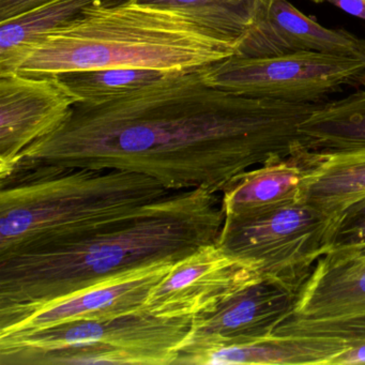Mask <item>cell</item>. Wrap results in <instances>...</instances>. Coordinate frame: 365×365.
Here are the masks:
<instances>
[{
  "label": "cell",
  "instance_id": "9",
  "mask_svg": "<svg viewBox=\"0 0 365 365\" xmlns=\"http://www.w3.org/2000/svg\"><path fill=\"white\" fill-rule=\"evenodd\" d=\"M76 103L58 76L0 74V178L25 149L58 129Z\"/></svg>",
  "mask_w": 365,
  "mask_h": 365
},
{
  "label": "cell",
  "instance_id": "10",
  "mask_svg": "<svg viewBox=\"0 0 365 365\" xmlns=\"http://www.w3.org/2000/svg\"><path fill=\"white\" fill-rule=\"evenodd\" d=\"M297 294L281 283L262 277L222 303L215 311L193 317L178 356L253 343L271 336L292 315Z\"/></svg>",
  "mask_w": 365,
  "mask_h": 365
},
{
  "label": "cell",
  "instance_id": "3",
  "mask_svg": "<svg viewBox=\"0 0 365 365\" xmlns=\"http://www.w3.org/2000/svg\"><path fill=\"white\" fill-rule=\"evenodd\" d=\"M239 43L172 10L135 0L102 1L36 40L11 72L58 76L108 68L191 71L234 56Z\"/></svg>",
  "mask_w": 365,
  "mask_h": 365
},
{
  "label": "cell",
  "instance_id": "20",
  "mask_svg": "<svg viewBox=\"0 0 365 365\" xmlns=\"http://www.w3.org/2000/svg\"><path fill=\"white\" fill-rule=\"evenodd\" d=\"M175 73L144 68H108L67 72L58 74V78L78 103L102 104L123 99Z\"/></svg>",
  "mask_w": 365,
  "mask_h": 365
},
{
  "label": "cell",
  "instance_id": "26",
  "mask_svg": "<svg viewBox=\"0 0 365 365\" xmlns=\"http://www.w3.org/2000/svg\"><path fill=\"white\" fill-rule=\"evenodd\" d=\"M348 249L354 250V251L358 252L359 254H362V255H365V245H362V247H348Z\"/></svg>",
  "mask_w": 365,
  "mask_h": 365
},
{
  "label": "cell",
  "instance_id": "24",
  "mask_svg": "<svg viewBox=\"0 0 365 365\" xmlns=\"http://www.w3.org/2000/svg\"><path fill=\"white\" fill-rule=\"evenodd\" d=\"M365 363V345L349 348L331 360L330 365L363 364Z\"/></svg>",
  "mask_w": 365,
  "mask_h": 365
},
{
  "label": "cell",
  "instance_id": "7",
  "mask_svg": "<svg viewBox=\"0 0 365 365\" xmlns=\"http://www.w3.org/2000/svg\"><path fill=\"white\" fill-rule=\"evenodd\" d=\"M364 63L352 55L304 52L270 57L237 55L202 68L205 82L221 91L292 103H319L354 82Z\"/></svg>",
  "mask_w": 365,
  "mask_h": 365
},
{
  "label": "cell",
  "instance_id": "15",
  "mask_svg": "<svg viewBox=\"0 0 365 365\" xmlns=\"http://www.w3.org/2000/svg\"><path fill=\"white\" fill-rule=\"evenodd\" d=\"M303 198L315 208L336 217L365 196V149L334 153L305 151Z\"/></svg>",
  "mask_w": 365,
  "mask_h": 365
},
{
  "label": "cell",
  "instance_id": "5",
  "mask_svg": "<svg viewBox=\"0 0 365 365\" xmlns=\"http://www.w3.org/2000/svg\"><path fill=\"white\" fill-rule=\"evenodd\" d=\"M192 319L158 317L140 311L0 337V364L172 365Z\"/></svg>",
  "mask_w": 365,
  "mask_h": 365
},
{
  "label": "cell",
  "instance_id": "14",
  "mask_svg": "<svg viewBox=\"0 0 365 365\" xmlns=\"http://www.w3.org/2000/svg\"><path fill=\"white\" fill-rule=\"evenodd\" d=\"M247 170L221 194L224 217L245 215L302 200L305 153Z\"/></svg>",
  "mask_w": 365,
  "mask_h": 365
},
{
  "label": "cell",
  "instance_id": "4",
  "mask_svg": "<svg viewBox=\"0 0 365 365\" xmlns=\"http://www.w3.org/2000/svg\"><path fill=\"white\" fill-rule=\"evenodd\" d=\"M170 193L125 170L19 164L0 178V257L84 234Z\"/></svg>",
  "mask_w": 365,
  "mask_h": 365
},
{
  "label": "cell",
  "instance_id": "23",
  "mask_svg": "<svg viewBox=\"0 0 365 365\" xmlns=\"http://www.w3.org/2000/svg\"><path fill=\"white\" fill-rule=\"evenodd\" d=\"M316 4L328 3L350 16L365 21V0H312Z\"/></svg>",
  "mask_w": 365,
  "mask_h": 365
},
{
  "label": "cell",
  "instance_id": "21",
  "mask_svg": "<svg viewBox=\"0 0 365 365\" xmlns=\"http://www.w3.org/2000/svg\"><path fill=\"white\" fill-rule=\"evenodd\" d=\"M362 245H365V196L337 215L331 250Z\"/></svg>",
  "mask_w": 365,
  "mask_h": 365
},
{
  "label": "cell",
  "instance_id": "12",
  "mask_svg": "<svg viewBox=\"0 0 365 365\" xmlns=\"http://www.w3.org/2000/svg\"><path fill=\"white\" fill-rule=\"evenodd\" d=\"M365 317V255L331 250L316 262L285 320Z\"/></svg>",
  "mask_w": 365,
  "mask_h": 365
},
{
  "label": "cell",
  "instance_id": "19",
  "mask_svg": "<svg viewBox=\"0 0 365 365\" xmlns=\"http://www.w3.org/2000/svg\"><path fill=\"white\" fill-rule=\"evenodd\" d=\"M125 0H48L0 22V74L10 73L21 54L36 40L78 18L93 4Z\"/></svg>",
  "mask_w": 365,
  "mask_h": 365
},
{
  "label": "cell",
  "instance_id": "22",
  "mask_svg": "<svg viewBox=\"0 0 365 365\" xmlns=\"http://www.w3.org/2000/svg\"><path fill=\"white\" fill-rule=\"evenodd\" d=\"M48 0H0V22L29 11Z\"/></svg>",
  "mask_w": 365,
  "mask_h": 365
},
{
  "label": "cell",
  "instance_id": "1",
  "mask_svg": "<svg viewBox=\"0 0 365 365\" xmlns=\"http://www.w3.org/2000/svg\"><path fill=\"white\" fill-rule=\"evenodd\" d=\"M319 106L221 91L202 69L177 72L116 101L76 103L16 165L125 170L172 192L222 194L243 173L304 151L299 128Z\"/></svg>",
  "mask_w": 365,
  "mask_h": 365
},
{
  "label": "cell",
  "instance_id": "8",
  "mask_svg": "<svg viewBox=\"0 0 365 365\" xmlns=\"http://www.w3.org/2000/svg\"><path fill=\"white\" fill-rule=\"evenodd\" d=\"M262 277L255 267L210 243L177 262L153 286L143 311L166 318L205 315Z\"/></svg>",
  "mask_w": 365,
  "mask_h": 365
},
{
  "label": "cell",
  "instance_id": "17",
  "mask_svg": "<svg viewBox=\"0 0 365 365\" xmlns=\"http://www.w3.org/2000/svg\"><path fill=\"white\" fill-rule=\"evenodd\" d=\"M305 150L334 153L365 149V89L312 113L299 128Z\"/></svg>",
  "mask_w": 365,
  "mask_h": 365
},
{
  "label": "cell",
  "instance_id": "16",
  "mask_svg": "<svg viewBox=\"0 0 365 365\" xmlns=\"http://www.w3.org/2000/svg\"><path fill=\"white\" fill-rule=\"evenodd\" d=\"M344 349L311 337L271 336L253 343L179 354L175 365L330 364Z\"/></svg>",
  "mask_w": 365,
  "mask_h": 365
},
{
  "label": "cell",
  "instance_id": "11",
  "mask_svg": "<svg viewBox=\"0 0 365 365\" xmlns=\"http://www.w3.org/2000/svg\"><path fill=\"white\" fill-rule=\"evenodd\" d=\"M176 262L130 271L48 303L0 326V337L29 334L69 322L106 320L143 311L145 301Z\"/></svg>",
  "mask_w": 365,
  "mask_h": 365
},
{
  "label": "cell",
  "instance_id": "25",
  "mask_svg": "<svg viewBox=\"0 0 365 365\" xmlns=\"http://www.w3.org/2000/svg\"><path fill=\"white\" fill-rule=\"evenodd\" d=\"M354 56L360 58L361 61H362V63H364V70H363L362 73L356 78V82H358L359 84L365 87V40H358V43H356V52H354Z\"/></svg>",
  "mask_w": 365,
  "mask_h": 365
},
{
  "label": "cell",
  "instance_id": "13",
  "mask_svg": "<svg viewBox=\"0 0 365 365\" xmlns=\"http://www.w3.org/2000/svg\"><path fill=\"white\" fill-rule=\"evenodd\" d=\"M358 40L344 29L322 26L288 0H275L264 20L240 40L236 55L270 57L316 52L354 56Z\"/></svg>",
  "mask_w": 365,
  "mask_h": 365
},
{
  "label": "cell",
  "instance_id": "2",
  "mask_svg": "<svg viewBox=\"0 0 365 365\" xmlns=\"http://www.w3.org/2000/svg\"><path fill=\"white\" fill-rule=\"evenodd\" d=\"M221 194L172 192L131 215L58 242L0 257V326L130 271L177 262L217 242Z\"/></svg>",
  "mask_w": 365,
  "mask_h": 365
},
{
  "label": "cell",
  "instance_id": "18",
  "mask_svg": "<svg viewBox=\"0 0 365 365\" xmlns=\"http://www.w3.org/2000/svg\"><path fill=\"white\" fill-rule=\"evenodd\" d=\"M172 10L223 39L240 41L264 20L275 0H135Z\"/></svg>",
  "mask_w": 365,
  "mask_h": 365
},
{
  "label": "cell",
  "instance_id": "6",
  "mask_svg": "<svg viewBox=\"0 0 365 365\" xmlns=\"http://www.w3.org/2000/svg\"><path fill=\"white\" fill-rule=\"evenodd\" d=\"M335 219L302 198L224 217L217 245L264 279L298 292L318 259L331 251Z\"/></svg>",
  "mask_w": 365,
  "mask_h": 365
}]
</instances>
